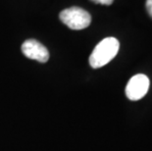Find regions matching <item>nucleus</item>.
Masks as SVG:
<instances>
[{
    "label": "nucleus",
    "mask_w": 152,
    "mask_h": 151,
    "mask_svg": "<svg viewBox=\"0 0 152 151\" xmlns=\"http://www.w3.org/2000/svg\"><path fill=\"white\" fill-rule=\"evenodd\" d=\"M120 43L117 38L106 37L95 46L89 56V64L93 69H98L108 64L117 55Z\"/></svg>",
    "instance_id": "1"
},
{
    "label": "nucleus",
    "mask_w": 152,
    "mask_h": 151,
    "mask_svg": "<svg viewBox=\"0 0 152 151\" xmlns=\"http://www.w3.org/2000/svg\"><path fill=\"white\" fill-rule=\"evenodd\" d=\"M59 18L68 28L75 31L83 30L91 23V16L89 13L80 7L65 9L60 13Z\"/></svg>",
    "instance_id": "2"
},
{
    "label": "nucleus",
    "mask_w": 152,
    "mask_h": 151,
    "mask_svg": "<svg viewBox=\"0 0 152 151\" xmlns=\"http://www.w3.org/2000/svg\"><path fill=\"white\" fill-rule=\"evenodd\" d=\"M149 85V79L147 76L143 74L135 75L129 81L126 86V95L130 100H140L147 93Z\"/></svg>",
    "instance_id": "3"
},
{
    "label": "nucleus",
    "mask_w": 152,
    "mask_h": 151,
    "mask_svg": "<svg viewBox=\"0 0 152 151\" xmlns=\"http://www.w3.org/2000/svg\"><path fill=\"white\" fill-rule=\"evenodd\" d=\"M22 52L27 58L40 63H46L49 59L47 48L35 39L26 40L22 45Z\"/></svg>",
    "instance_id": "4"
},
{
    "label": "nucleus",
    "mask_w": 152,
    "mask_h": 151,
    "mask_svg": "<svg viewBox=\"0 0 152 151\" xmlns=\"http://www.w3.org/2000/svg\"><path fill=\"white\" fill-rule=\"evenodd\" d=\"M92 2L96 3V4H102V5H111L114 0H91Z\"/></svg>",
    "instance_id": "5"
},
{
    "label": "nucleus",
    "mask_w": 152,
    "mask_h": 151,
    "mask_svg": "<svg viewBox=\"0 0 152 151\" xmlns=\"http://www.w3.org/2000/svg\"><path fill=\"white\" fill-rule=\"evenodd\" d=\"M146 9L148 14L152 17V0H146Z\"/></svg>",
    "instance_id": "6"
}]
</instances>
